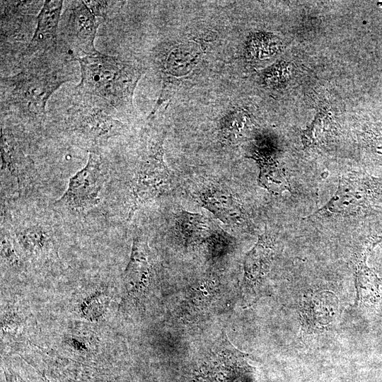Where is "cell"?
<instances>
[{"mask_svg": "<svg viewBox=\"0 0 382 382\" xmlns=\"http://www.w3.org/2000/svg\"><path fill=\"white\" fill-rule=\"evenodd\" d=\"M54 52L35 54L18 74L1 78L2 111L25 120L45 117L48 99L71 79L64 65L53 59Z\"/></svg>", "mask_w": 382, "mask_h": 382, "instance_id": "cell-1", "label": "cell"}, {"mask_svg": "<svg viewBox=\"0 0 382 382\" xmlns=\"http://www.w3.org/2000/svg\"><path fill=\"white\" fill-rule=\"evenodd\" d=\"M74 60L81 71L77 91L103 100L116 111L134 110V93L143 74L141 66L97 50Z\"/></svg>", "mask_w": 382, "mask_h": 382, "instance_id": "cell-2", "label": "cell"}, {"mask_svg": "<svg viewBox=\"0 0 382 382\" xmlns=\"http://www.w3.org/2000/svg\"><path fill=\"white\" fill-rule=\"evenodd\" d=\"M81 101L68 110L67 129L76 141L98 152L99 146L117 135L122 123L113 115L116 111L103 100L78 91Z\"/></svg>", "mask_w": 382, "mask_h": 382, "instance_id": "cell-3", "label": "cell"}, {"mask_svg": "<svg viewBox=\"0 0 382 382\" xmlns=\"http://www.w3.org/2000/svg\"><path fill=\"white\" fill-rule=\"evenodd\" d=\"M165 135L163 132L153 136L141 149L130 185L129 216L164 193L171 185V175L164 161Z\"/></svg>", "mask_w": 382, "mask_h": 382, "instance_id": "cell-4", "label": "cell"}, {"mask_svg": "<svg viewBox=\"0 0 382 382\" xmlns=\"http://www.w3.org/2000/svg\"><path fill=\"white\" fill-rule=\"evenodd\" d=\"M104 182L101 157L98 152L91 151L86 166L70 178L66 190L53 206L72 214L88 212L100 202Z\"/></svg>", "mask_w": 382, "mask_h": 382, "instance_id": "cell-5", "label": "cell"}, {"mask_svg": "<svg viewBox=\"0 0 382 382\" xmlns=\"http://www.w3.org/2000/svg\"><path fill=\"white\" fill-rule=\"evenodd\" d=\"M201 45L196 41H181L164 47L156 57L161 76V90L148 116L154 118L159 108L171 98L180 83L196 67L202 57Z\"/></svg>", "mask_w": 382, "mask_h": 382, "instance_id": "cell-6", "label": "cell"}, {"mask_svg": "<svg viewBox=\"0 0 382 382\" xmlns=\"http://www.w3.org/2000/svg\"><path fill=\"white\" fill-rule=\"evenodd\" d=\"M103 20L93 15L83 1H71L62 14L59 37L72 59L95 52L94 42Z\"/></svg>", "mask_w": 382, "mask_h": 382, "instance_id": "cell-7", "label": "cell"}, {"mask_svg": "<svg viewBox=\"0 0 382 382\" xmlns=\"http://www.w3.org/2000/svg\"><path fill=\"white\" fill-rule=\"evenodd\" d=\"M381 195L382 186L375 180L368 177H343L325 209L345 216H364L373 211Z\"/></svg>", "mask_w": 382, "mask_h": 382, "instance_id": "cell-8", "label": "cell"}, {"mask_svg": "<svg viewBox=\"0 0 382 382\" xmlns=\"http://www.w3.org/2000/svg\"><path fill=\"white\" fill-rule=\"evenodd\" d=\"M10 233L19 253L27 259L42 262L58 257L56 233L47 221L24 220L16 224Z\"/></svg>", "mask_w": 382, "mask_h": 382, "instance_id": "cell-9", "label": "cell"}, {"mask_svg": "<svg viewBox=\"0 0 382 382\" xmlns=\"http://www.w3.org/2000/svg\"><path fill=\"white\" fill-rule=\"evenodd\" d=\"M63 1L46 0L37 16L36 28L25 50V56L57 51Z\"/></svg>", "mask_w": 382, "mask_h": 382, "instance_id": "cell-10", "label": "cell"}, {"mask_svg": "<svg viewBox=\"0 0 382 382\" xmlns=\"http://www.w3.org/2000/svg\"><path fill=\"white\" fill-rule=\"evenodd\" d=\"M151 251L140 234L133 237L131 255L123 274L126 291L132 296L145 292L152 279Z\"/></svg>", "mask_w": 382, "mask_h": 382, "instance_id": "cell-11", "label": "cell"}, {"mask_svg": "<svg viewBox=\"0 0 382 382\" xmlns=\"http://www.w3.org/2000/svg\"><path fill=\"white\" fill-rule=\"evenodd\" d=\"M198 195L202 205L223 223L236 227L248 225V216L241 204L228 190L213 186L204 189Z\"/></svg>", "mask_w": 382, "mask_h": 382, "instance_id": "cell-12", "label": "cell"}, {"mask_svg": "<svg viewBox=\"0 0 382 382\" xmlns=\"http://www.w3.org/2000/svg\"><path fill=\"white\" fill-rule=\"evenodd\" d=\"M338 307L337 297L332 293H314L306 299L303 304V317L310 328L322 329L335 319Z\"/></svg>", "mask_w": 382, "mask_h": 382, "instance_id": "cell-13", "label": "cell"}, {"mask_svg": "<svg viewBox=\"0 0 382 382\" xmlns=\"http://www.w3.org/2000/svg\"><path fill=\"white\" fill-rule=\"evenodd\" d=\"M175 219L177 230L186 243L208 239L218 231L211 220L199 214L181 211Z\"/></svg>", "mask_w": 382, "mask_h": 382, "instance_id": "cell-14", "label": "cell"}, {"mask_svg": "<svg viewBox=\"0 0 382 382\" xmlns=\"http://www.w3.org/2000/svg\"><path fill=\"white\" fill-rule=\"evenodd\" d=\"M273 256V245L267 235L260 236L253 248L248 253L244 262L245 277L257 281L268 272Z\"/></svg>", "mask_w": 382, "mask_h": 382, "instance_id": "cell-15", "label": "cell"}, {"mask_svg": "<svg viewBox=\"0 0 382 382\" xmlns=\"http://www.w3.org/2000/svg\"><path fill=\"white\" fill-rule=\"evenodd\" d=\"M250 123V115L247 110L237 107L228 110L219 124L221 140L228 144L236 143L248 132Z\"/></svg>", "mask_w": 382, "mask_h": 382, "instance_id": "cell-16", "label": "cell"}, {"mask_svg": "<svg viewBox=\"0 0 382 382\" xmlns=\"http://www.w3.org/2000/svg\"><path fill=\"white\" fill-rule=\"evenodd\" d=\"M361 253L356 265V287L358 300L361 302L372 301L378 295L380 279L366 265V255Z\"/></svg>", "mask_w": 382, "mask_h": 382, "instance_id": "cell-17", "label": "cell"}, {"mask_svg": "<svg viewBox=\"0 0 382 382\" xmlns=\"http://www.w3.org/2000/svg\"><path fill=\"white\" fill-rule=\"evenodd\" d=\"M279 40L270 33H257L250 35L245 46V54L252 60H262L273 56L279 47Z\"/></svg>", "mask_w": 382, "mask_h": 382, "instance_id": "cell-18", "label": "cell"}, {"mask_svg": "<svg viewBox=\"0 0 382 382\" xmlns=\"http://www.w3.org/2000/svg\"><path fill=\"white\" fill-rule=\"evenodd\" d=\"M16 249L13 238L5 228L1 231V262L8 270L20 272L23 268L21 255Z\"/></svg>", "mask_w": 382, "mask_h": 382, "instance_id": "cell-19", "label": "cell"}, {"mask_svg": "<svg viewBox=\"0 0 382 382\" xmlns=\"http://www.w3.org/2000/svg\"><path fill=\"white\" fill-rule=\"evenodd\" d=\"M102 298L99 293L86 297L80 306V311L83 316L87 319L98 318L103 313V309L105 308L101 301Z\"/></svg>", "mask_w": 382, "mask_h": 382, "instance_id": "cell-20", "label": "cell"}, {"mask_svg": "<svg viewBox=\"0 0 382 382\" xmlns=\"http://www.w3.org/2000/svg\"><path fill=\"white\" fill-rule=\"evenodd\" d=\"M84 2L93 15L101 20H105L110 16L117 3L112 1H85Z\"/></svg>", "mask_w": 382, "mask_h": 382, "instance_id": "cell-21", "label": "cell"}, {"mask_svg": "<svg viewBox=\"0 0 382 382\" xmlns=\"http://www.w3.org/2000/svg\"><path fill=\"white\" fill-rule=\"evenodd\" d=\"M326 125V121L323 116L318 117L312 123L308 130L304 132L303 141L306 145L311 146L316 144L320 140V137L322 136L325 131Z\"/></svg>", "mask_w": 382, "mask_h": 382, "instance_id": "cell-22", "label": "cell"}, {"mask_svg": "<svg viewBox=\"0 0 382 382\" xmlns=\"http://www.w3.org/2000/svg\"><path fill=\"white\" fill-rule=\"evenodd\" d=\"M286 68L283 63L274 64L270 67L263 74V80L268 86H276L280 83L287 74Z\"/></svg>", "mask_w": 382, "mask_h": 382, "instance_id": "cell-23", "label": "cell"}, {"mask_svg": "<svg viewBox=\"0 0 382 382\" xmlns=\"http://www.w3.org/2000/svg\"><path fill=\"white\" fill-rule=\"evenodd\" d=\"M65 343L75 351H89L88 343L81 337L69 336L65 340Z\"/></svg>", "mask_w": 382, "mask_h": 382, "instance_id": "cell-24", "label": "cell"}, {"mask_svg": "<svg viewBox=\"0 0 382 382\" xmlns=\"http://www.w3.org/2000/svg\"><path fill=\"white\" fill-rule=\"evenodd\" d=\"M377 153H378L379 155L381 156V163H382V146H380V147H378V150L377 151Z\"/></svg>", "mask_w": 382, "mask_h": 382, "instance_id": "cell-25", "label": "cell"}]
</instances>
